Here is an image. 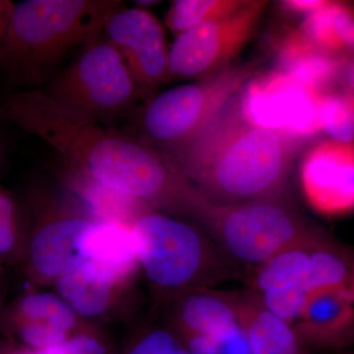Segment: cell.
Here are the masks:
<instances>
[{
	"label": "cell",
	"mask_w": 354,
	"mask_h": 354,
	"mask_svg": "<svg viewBox=\"0 0 354 354\" xmlns=\"http://www.w3.org/2000/svg\"><path fill=\"white\" fill-rule=\"evenodd\" d=\"M0 118L43 140L93 183L153 211L193 221L204 202L164 153L120 128L70 118L41 90L4 95Z\"/></svg>",
	"instance_id": "cell-1"
},
{
	"label": "cell",
	"mask_w": 354,
	"mask_h": 354,
	"mask_svg": "<svg viewBox=\"0 0 354 354\" xmlns=\"http://www.w3.org/2000/svg\"><path fill=\"white\" fill-rule=\"evenodd\" d=\"M244 88L205 131L169 160L214 206L285 195L307 135L264 127L247 114Z\"/></svg>",
	"instance_id": "cell-2"
},
{
	"label": "cell",
	"mask_w": 354,
	"mask_h": 354,
	"mask_svg": "<svg viewBox=\"0 0 354 354\" xmlns=\"http://www.w3.org/2000/svg\"><path fill=\"white\" fill-rule=\"evenodd\" d=\"M118 0H24L12 4L0 43V66L14 88L48 80L71 51L104 32Z\"/></svg>",
	"instance_id": "cell-3"
},
{
	"label": "cell",
	"mask_w": 354,
	"mask_h": 354,
	"mask_svg": "<svg viewBox=\"0 0 354 354\" xmlns=\"http://www.w3.org/2000/svg\"><path fill=\"white\" fill-rule=\"evenodd\" d=\"M139 267L158 290L174 295L234 278L235 267L197 223L144 209L130 225Z\"/></svg>",
	"instance_id": "cell-4"
},
{
	"label": "cell",
	"mask_w": 354,
	"mask_h": 354,
	"mask_svg": "<svg viewBox=\"0 0 354 354\" xmlns=\"http://www.w3.org/2000/svg\"><path fill=\"white\" fill-rule=\"evenodd\" d=\"M259 62L232 64L220 73L153 95L135 109L132 133L167 158L183 150L259 73Z\"/></svg>",
	"instance_id": "cell-5"
},
{
	"label": "cell",
	"mask_w": 354,
	"mask_h": 354,
	"mask_svg": "<svg viewBox=\"0 0 354 354\" xmlns=\"http://www.w3.org/2000/svg\"><path fill=\"white\" fill-rule=\"evenodd\" d=\"M43 92L70 118L108 128H118L142 99L124 57L102 34L83 46Z\"/></svg>",
	"instance_id": "cell-6"
},
{
	"label": "cell",
	"mask_w": 354,
	"mask_h": 354,
	"mask_svg": "<svg viewBox=\"0 0 354 354\" xmlns=\"http://www.w3.org/2000/svg\"><path fill=\"white\" fill-rule=\"evenodd\" d=\"M195 223L220 247L232 264L253 271L314 230L285 197L214 206L205 201Z\"/></svg>",
	"instance_id": "cell-7"
},
{
	"label": "cell",
	"mask_w": 354,
	"mask_h": 354,
	"mask_svg": "<svg viewBox=\"0 0 354 354\" xmlns=\"http://www.w3.org/2000/svg\"><path fill=\"white\" fill-rule=\"evenodd\" d=\"M269 3L246 0L234 12L176 36L169 48L167 80H204L232 66L252 39Z\"/></svg>",
	"instance_id": "cell-8"
},
{
	"label": "cell",
	"mask_w": 354,
	"mask_h": 354,
	"mask_svg": "<svg viewBox=\"0 0 354 354\" xmlns=\"http://www.w3.org/2000/svg\"><path fill=\"white\" fill-rule=\"evenodd\" d=\"M102 35L124 57L144 102L167 81L169 46L164 28L152 13L121 6L109 16Z\"/></svg>",
	"instance_id": "cell-9"
},
{
	"label": "cell",
	"mask_w": 354,
	"mask_h": 354,
	"mask_svg": "<svg viewBox=\"0 0 354 354\" xmlns=\"http://www.w3.org/2000/svg\"><path fill=\"white\" fill-rule=\"evenodd\" d=\"M57 292L28 291L6 304L0 333L32 351L55 348L84 327Z\"/></svg>",
	"instance_id": "cell-10"
},
{
	"label": "cell",
	"mask_w": 354,
	"mask_h": 354,
	"mask_svg": "<svg viewBox=\"0 0 354 354\" xmlns=\"http://www.w3.org/2000/svg\"><path fill=\"white\" fill-rule=\"evenodd\" d=\"M95 218L60 213L41 221L28 236L25 258L32 278L55 283L86 262L83 244Z\"/></svg>",
	"instance_id": "cell-11"
},
{
	"label": "cell",
	"mask_w": 354,
	"mask_h": 354,
	"mask_svg": "<svg viewBox=\"0 0 354 354\" xmlns=\"http://www.w3.org/2000/svg\"><path fill=\"white\" fill-rule=\"evenodd\" d=\"M307 201L325 215H339L353 209V143L324 140L309 149L300 169Z\"/></svg>",
	"instance_id": "cell-12"
},
{
	"label": "cell",
	"mask_w": 354,
	"mask_h": 354,
	"mask_svg": "<svg viewBox=\"0 0 354 354\" xmlns=\"http://www.w3.org/2000/svg\"><path fill=\"white\" fill-rule=\"evenodd\" d=\"M292 328L300 348L321 353L348 348L354 339V288L310 293Z\"/></svg>",
	"instance_id": "cell-13"
},
{
	"label": "cell",
	"mask_w": 354,
	"mask_h": 354,
	"mask_svg": "<svg viewBox=\"0 0 354 354\" xmlns=\"http://www.w3.org/2000/svg\"><path fill=\"white\" fill-rule=\"evenodd\" d=\"M172 334L181 342L213 335L237 322L234 292L189 288L172 295Z\"/></svg>",
	"instance_id": "cell-14"
},
{
	"label": "cell",
	"mask_w": 354,
	"mask_h": 354,
	"mask_svg": "<svg viewBox=\"0 0 354 354\" xmlns=\"http://www.w3.org/2000/svg\"><path fill=\"white\" fill-rule=\"evenodd\" d=\"M86 262L100 274L124 286L138 269L130 227L95 220L84 239Z\"/></svg>",
	"instance_id": "cell-15"
},
{
	"label": "cell",
	"mask_w": 354,
	"mask_h": 354,
	"mask_svg": "<svg viewBox=\"0 0 354 354\" xmlns=\"http://www.w3.org/2000/svg\"><path fill=\"white\" fill-rule=\"evenodd\" d=\"M237 323L253 354H297L300 351L292 326L266 308L250 290L234 292Z\"/></svg>",
	"instance_id": "cell-16"
},
{
	"label": "cell",
	"mask_w": 354,
	"mask_h": 354,
	"mask_svg": "<svg viewBox=\"0 0 354 354\" xmlns=\"http://www.w3.org/2000/svg\"><path fill=\"white\" fill-rule=\"evenodd\" d=\"M55 292L66 302L81 320H97L113 309L116 297L122 288L84 263L74 271L57 279Z\"/></svg>",
	"instance_id": "cell-17"
},
{
	"label": "cell",
	"mask_w": 354,
	"mask_h": 354,
	"mask_svg": "<svg viewBox=\"0 0 354 354\" xmlns=\"http://www.w3.org/2000/svg\"><path fill=\"white\" fill-rule=\"evenodd\" d=\"M321 234L320 230L314 228L302 241L276 254L251 271L247 281L248 290L264 293L304 285L310 254Z\"/></svg>",
	"instance_id": "cell-18"
},
{
	"label": "cell",
	"mask_w": 354,
	"mask_h": 354,
	"mask_svg": "<svg viewBox=\"0 0 354 354\" xmlns=\"http://www.w3.org/2000/svg\"><path fill=\"white\" fill-rule=\"evenodd\" d=\"M353 258L339 244L321 234L310 254L302 286L308 295L316 291L354 288Z\"/></svg>",
	"instance_id": "cell-19"
},
{
	"label": "cell",
	"mask_w": 354,
	"mask_h": 354,
	"mask_svg": "<svg viewBox=\"0 0 354 354\" xmlns=\"http://www.w3.org/2000/svg\"><path fill=\"white\" fill-rule=\"evenodd\" d=\"M299 34L326 55L341 53L353 46V12L344 4L328 1L307 16Z\"/></svg>",
	"instance_id": "cell-20"
},
{
	"label": "cell",
	"mask_w": 354,
	"mask_h": 354,
	"mask_svg": "<svg viewBox=\"0 0 354 354\" xmlns=\"http://www.w3.org/2000/svg\"><path fill=\"white\" fill-rule=\"evenodd\" d=\"M246 0H176L165 17L174 36L207 22L223 17L241 8Z\"/></svg>",
	"instance_id": "cell-21"
},
{
	"label": "cell",
	"mask_w": 354,
	"mask_h": 354,
	"mask_svg": "<svg viewBox=\"0 0 354 354\" xmlns=\"http://www.w3.org/2000/svg\"><path fill=\"white\" fill-rule=\"evenodd\" d=\"M27 242L17 203L0 187V263L15 264L24 259Z\"/></svg>",
	"instance_id": "cell-22"
},
{
	"label": "cell",
	"mask_w": 354,
	"mask_h": 354,
	"mask_svg": "<svg viewBox=\"0 0 354 354\" xmlns=\"http://www.w3.org/2000/svg\"><path fill=\"white\" fill-rule=\"evenodd\" d=\"M193 354H253L245 334L237 322L215 334L183 342Z\"/></svg>",
	"instance_id": "cell-23"
},
{
	"label": "cell",
	"mask_w": 354,
	"mask_h": 354,
	"mask_svg": "<svg viewBox=\"0 0 354 354\" xmlns=\"http://www.w3.org/2000/svg\"><path fill=\"white\" fill-rule=\"evenodd\" d=\"M320 118L322 127L335 141L353 143V100L351 95L322 97Z\"/></svg>",
	"instance_id": "cell-24"
},
{
	"label": "cell",
	"mask_w": 354,
	"mask_h": 354,
	"mask_svg": "<svg viewBox=\"0 0 354 354\" xmlns=\"http://www.w3.org/2000/svg\"><path fill=\"white\" fill-rule=\"evenodd\" d=\"M257 295L266 308L290 326L299 319L308 298V293L302 286L257 293Z\"/></svg>",
	"instance_id": "cell-25"
},
{
	"label": "cell",
	"mask_w": 354,
	"mask_h": 354,
	"mask_svg": "<svg viewBox=\"0 0 354 354\" xmlns=\"http://www.w3.org/2000/svg\"><path fill=\"white\" fill-rule=\"evenodd\" d=\"M125 354H193L171 330L157 328L137 337Z\"/></svg>",
	"instance_id": "cell-26"
},
{
	"label": "cell",
	"mask_w": 354,
	"mask_h": 354,
	"mask_svg": "<svg viewBox=\"0 0 354 354\" xmlns=\"http://www.w3.org/2000/svg\"><path fill=\"white\" fill-rule=\"evenodd\" d=\"M43 354H113V349L104 335L97 330L83 327L55 348Z\"/></svg>",
	"instance_id": "cell-27"
},
{
	"label": "cell",
	"mask_w": 354,
	"mask_h": 354,
	"mask_svg": "<svg viewBox=\"0 0 354 354\" xmlns=\"http://www.w3.org/2000/svg\"><path fill=\"white\" fill-rule=\"evenodd\" d=\"M327 3L328 1H323V0H288V1L281 2V6L291 12L304 13L309 16L320 10Z\"/></svg>",
	"instance_id": "cell-28"
},
{
	"label": "cell",
	"mask_w": 354,
	"mask_h": 354,
	"mask_svg": "<svg viewBox=\"0 0 354 354\" xmlns=\"http://www.w3.org/2000/svg\"><path fill=\"white\" fill-rule=\"evenodd\" d=\"M0 354H43V353L26 348L19 342L4 337L0 341Z\"/></svg>",
	"instance_id": "cell-29"
},
{
	"label": "cell",
	"mask_w": 354,
	"mask_h": 354,
	"mask_svg": "<svg viewBox=\"0 0 354 354\" xmlns=\"http://www.w3.org/2000/svg\"><path fill=\"white\" fill-rule=\"evenodd\" d=\"M12 4L11 1L0 0V43H1L2 37H3L4 31H6L7 20H8Z\"/></svg>",
	"instance_id": "cell-30"
},
{
	"label": "cell",
	"mask_w": 354,
	"mask_h": 354,
	"mask_svg": "<svg viewBox=\"0 0 354 354\" xmlns=\"http://www.w3.org/2000/svg\"><path fill=\"white\" fill-rule=\"evenodd\" d=\"M7 293V286L4 279H0V325H1L2 314L6 307V299Z\"/></svg>",
	"instance_id": "cell-31"
},
{
	"label": "cell",
	"mask_w": 354,
	"mask_h": 354,
	"mask_svg": "<svg viewBox=\"0 0 354 354\" xmlns=\"http://www.w3.org/2000/svg\"><path fill=\"white\" fill-rule=\"evenodd\" d=\"M137 4L139 6H153V4L158 3V1H137Z\"/></svg>",
	"instance_id": "cell-32"
},
{
	"label": "cell",
	"mask_w": 354,
	"mask_h": 354,
	"mask_svg": "<svg viewBox=\"0 0 354 354\" xmlns=\"http://www.w3.org/2000/svg\"><path fill=\"white\" fill-rule=\"evenodd\" d=\"M297 354H321L320 353H317V351H307V349L301 348Z\"/></svg>",
	"instance_id": "cell-33"
},
{
	"label": "cell",
	"mask_w": 354,
	"mask_h": 354,
	"mask_svg": "<svg viewBox=\"0 0 354 354\" xmlns=\"http://www.w3.org/2000/svg\"></svg>",
	"instance_id": "cell-34"
}]
</instances>
